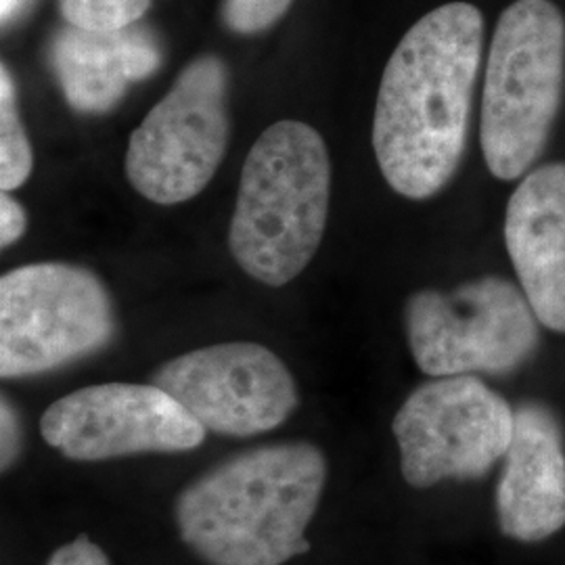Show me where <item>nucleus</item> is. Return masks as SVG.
Returning <instances> with one entry per match:
<instances>
[{"label":"nucleus","mask_w":565,"mask_h":565,"mask_svg":"<svg viewBox=\"0 0 565 565\" xmlns=\"http://www.w3.org/2000/svg\"><path fill=\"white\" fill-rule=\"evenodd\" d=\"M482 53V11L448 2L413 23L387 61L373 151L387 184L406 200H429L457 174Z\"/></svg>","instance_id":"f257e3e1"},{"label":"nucleus","mask_w":565,"mask_h":565,"mask_svg":"<svg viewBox=\"0 0 565 565\" xmlns=\"http://www.w3.org/2000/svg\"><path fill=\"white\" fill-rule=\"evenodd\" d=\"M324 482L327 461L317 446H258L182 488L174 522L205 564L282 565L310 551L306 527Z\"/></svg>","instance_id":"f03ea898"},{"label":"nucleus","mask_w":565,"mask_h":565,"mask_svg":"<svg viewBox=\"0 0 565 565\" xmlns=\"http://www.w3.org/2000/svg\"><path fill=\"white\" fill-rule=\"evenodd\" d=\"M331 163L308 124L268 126L243 163L228 249L268 287L294 281L315 258L329 216Z\"/></svg>","instance_id":"7ed1b4c3"},{"label":"nucleus","mask_w":565,"mask_h":565,"mask_svg":"<svg viewBox=\"0 0 565 565\" xmlns=\"http://www.w3.org/2000/svg\"><path fill=\"white\" fill-rule=\"evenodd\" d=\"M565 97V15L553 0H515L501 13L486 61L480 142L499 181L543 158Z\"/></svg>","instance_id":"20e7f679"},{"label":"nucleus","mask_w":565,"mask_h":565,"mask_svg":"<svg viewBox=\"0 0 565 565\" xmlns=\"http://www.w3.org/2000/svg\"><path fill=\"white\" fill-rule=\"evenodd\" d=\"M411 354L429 377L511 375L541 348V321L520 285L488 275L404 306Z\"/></svg>","instance_id":"39448f33"},{"label":"nucleus","mask_w":565,"mask_h":565,"mask_svg":"<svg viewBox=\"0 0 565 565\" xmlns=\"http://www.w3.org/2000/svg\"><path fill=\"white\" fill-rule=\"evenodd\" d=\"M114 303L102 279L76 264L36 263L0 279V375L30 377L107 345Z\"/></svg>","instance_id":"423d86ee"},{"label":"nucleus","mask_w":565,"mask_h":565,"mask_svg":"<svg viewBox=\"0 0 565 565\" xmlns=\"http://www.w3.org/2000/svg\"><path fill=\"white\" fill-rule=\"evenodd\" d=\"M228 70L216 55L191 61L130 135L126 179L145 200H193L214 179L228 142Z\"/></svg>","instance_id":"0eeeda50"},{"label":"nucleus","mask_w":565,"mask_h":565,"mask_svg":"<svg viewBox=\"0 0 565 565\" xmlns=\"http://www.w3.org/2000/svg\"><path fill=\"white\" fill-rule=\"evenodd\" d=\"M515 408L476 375L434 377L408 394L394 417L406 484L476 480L505 457Z\"/></svg>","instance_id":"6e6552de"},{"label":"nucleus","mask_w":565,"mask_h":565,"mask_svg":"<svg viewBox=\"0 0 565 565\" xmlns=\"http://www.w3.org/2000/svg\"><path fill=\"white\" fill-rule=\"evenodd\" d=\"M42 438L72 461H107L147 452H186L205 429L156 384H99L51 404Z\"/></svg>","instance_id":"1a4fd4ad"},{"label":"nucleus","mask_w":565,"mask_h":565,"mask_svg":"<svg viewBox=\"0 0 565 565\" xmlns=\"http://www.w3.org/2000/svg\"><path fill=\"white\" fill-rule=\"evenodd\" d=\"M205 431L256 436L281 425L298 406L289 369L266 345L231 342L191 350L153 375Z\"/></svg>","instance_id":"9d476101"},{"label":"nucleus","mask_w":565,"mask_h":565,"mask_svg":"<svg viewBox=\"0 0 565 565\" xmlns=\"http://www.w3.org/2000/svg\"><path fill=\"white\" fill-rule=\"evenodd\" d=\"M497 520L518 543H541L565 527L564 427L539 401L515 406L513 438L497 486Z\"/></svg>","instance_id":"9b49d317"},{"label":"nucleus","mask_w":565,"mask_h":565,"mask_svg":"<svg viewBox=\"0 0 565 565\" xmlns=\"http://www.w3.org/2000/svg\"><path fill=\"white\" fill-rule=\"evenodd\" d=\"M505 245L539 321L565 333V162L536 166L509 198Z\"/></svg>","instance_id":"f8f14e48"},{"label":"nucleus","mask_w":565,"mask_h":565,"mask_svg":"<svg viewBox=\"0 0 565 565\" xmlns=\"http://www.w3.org/2000/svg\"><path fill=\"white\" fill-rule=\"evenodd\" d=\"M53 65L67 103L81 114H105L132 82L162 65V51L147 30H86L65 25L53 41Z\"/></svg>","instance_id":"ddd939ff"},{"label":"nucleus","mask_w":565,"mask_h":565,"mask_svg":"<svg viewBox=\"0 0 565 565\" xmlns=\"http://www.w3.org/2000/svg\"><path fill=\"white\" fill-rule=\"evenodd\" d=\"M32 147L21 124L15 82L7 65L0 67V189L9 193L30 179Z\"/></svg>","instance_id":"4468645a"},{"label":"nucleus","mask_w":565,"mask_h":565,"mask_svg":"<svg viewBox=\"0 0 565 565\" xmlns=\"http://www.w3.org/2000/svg\"><path fill=\"white\" fill-rule=\"evenodd\" d=\"M61 15L70 25L86 30H121L135 25L151 0H60Z\"/></svg>","instance_id":"2eb2a0df"},{"label":"nucleus","mask_w":565,"mask_h":565,"mask_svg":"<svg viewBox=\"0 0 565 565\" xmlns=\"http://www.w3.org/2000/svg\"><path fill=\"white\" fill-rule=\"evenodd\" d=\"M294 0H224L223 20L235 34H258L281 20Z\"/></svg>","instance_id":"dca6fc26"},{"label":"nucleus","mask_w":565,"mask_h":565,"mask_svg":"<svg viewBox=\"0 0 565 565\" xmlns=\"http://www.w3.org/2000/svg\"><path fill=\"white\" fill-rule=\"evenodd\" d=\"M46 565H111L99 545H95L86 534H81L72 543L60 546Z\"/></svg>","instance_id":"f3484780"},{"label":"nucleus","mask_w":565,"mask_h":565,"mask_svg":"<svg viewBox=\"0 0 565 565\" xmlns=\"http://www.w3.org/2000/svg\"><path fill=\"white\" fill-rule=\"evenodd\" d=\"M0 422H2V434H0L2 461L0 463H2V471H7L11 465L15 463V459L20 457L21 452L20 415L7 398H2V403H0Z\"/></svg>","instance_id":"a211bd4d"},{"label":"nucleus","mask_w":565,"mask_h":565,"mask_svg":"<svg viewBox=\"0 0 565 565\" xmlns=\"http://www.w3.org/2000/svg\"><path fill=\"white\" fill-rule=\"evenodd\" d=\"M25 212L9 193L0 195V245L9 247L25 233Z\"/></svg>","instance_id":"6ab92c4d"},{"label":"nucleus","mask_w":565,"mask_h":565,"mask_svg":"<svg viewBox=\"0 0 565 565\" xmlns=\"http://www.w3.org/2000/svg\"><path fill=\"white\" fill-rule=\"evenodd\" d=\"M23 0H0V15L2 21H9L20 11Z\"/></svg>","instance_id":"aec40b11"}]
</instances>
